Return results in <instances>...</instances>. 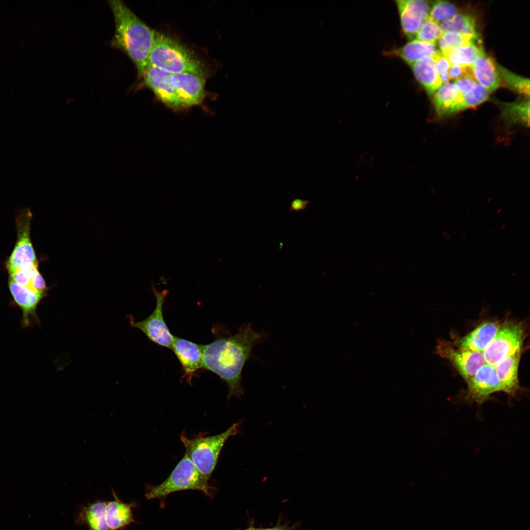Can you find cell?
<instances>
[{
    "mask_svg": "<svg viewBox=\"0 0 530 530\" xmlns=\"http://www.w3.org/2000/svg\"><path fill=\"white\" fill-rule=\"evenodd\" d=\"M267 337L265 332L253 330L251 323H244L238 332L216 335L215 340L202 345L203 368L216 375L224 381L228 389V398H240L244 393L241 384V373L248 359L253 357L255 346Z\"/></svg>",
    "mask_w": 530,
    "mask_h": 530,
    "instance_id": "1",
    "label": "cell"
},
{
    "mask_svg": "<svg viewBox=\"0 0 530 530\" xmlns=\"http://www.w3.org/2000/svg\"><path fill=\"white\" fill-rule=\"evenodd\" d=\"M115 32L110 45L126 54L134 64L138 80L148 67L156 31L140 19L122 1H108Z\"/></svg>",
    "mask_w": 530,
    "mask_h": 530,
    "instance_id": "2",
    "label": "cell"
},
{
    "mask_svg": "<svg viewBox=\"0 0 530 530\" xmlns=\"http://www.w3.org/2000/svg\"><path fill=\"white\" fill-rule=\"evenodd\" d=\"M148 64L171 74L189 73L205 76L202 63L187 48L159 32L156 31Z\"/></svg>",
    "mask_w": 530,
    "mask_h": 530,
    "instance_id": "3",
    "label": "cell"
},
{
    "mask_svg": "<svg viewBox=\"0 0 530 530\" xmlns=\"http://www.w3.org/2000/svg\"><path fill=\"white\" fill-rule=\"evenodd\" d=\"M241 422L234 424L225 431L215 435L206 436L200 433L190 438L185 434L181 435V441L185 448V454L207 478L213 472L226 441L231 436L240 433Z\"/></svg>",
    "mask_w": 530,
    "mask_h": 530,
    "instance_id": "4",
    "label": "cell"
},
{
    "mask_svg": "<svg viewBox=\"0 0 530 530\" xmlns=\"http://www.w3.org/2000/svg\"><path fill=\"white\" fill-rule=\"evenodd\" d=\"M208 479L185 454L169 476L159 485L148 487L145 496L148 499L159 498L175 492L191 489L211 497L212 487L209 485Z\"/></svg>",
    "mask_w": 530,
    "mask_h": 530,
    "instance_id": "5",
    "label": "cell"
},
{
    "mask_svg": "<svg viewBox=\"0 0 530 530\" xmlns=\"http://www.w3.org/2000/svg\"><path fill=\"white\" fill-rule=\"evenodd\" d=\"M525 337L522 323L505 321L500 325L496 335L483 352L486 363L494 366L502 360L522 349Z\"/></svg>",
    "mask_w": 530,
    "mask_h": 530,
    "instance_id": "6",
    "label": "cell"
},
{
    "mask_svg": "<svg viewBox=\"0 0 530 530\" xmlns=\"http://www.w3.org/2000/svg\"><path fill=\"white\" fill-rule=\"evenodd\" d=\"M152 288L156 300L154 310L145 319L132 322L131 326L142 331L150 341L171 349L175 336L170 332L163 315V304L168 291H159L154 286Z\"/></svg>",
    "mask_w": 530,
    "mask_h": 530,
    "instance_id": "7",
    "label": "cell"
},
{
    "mask_svg": "<svg viewBox=\"0 0 530 530\" xmlns=\"http://www.w3.org/2000/svg\"><path fill=\"white\" fill-rule=\"evenodd\" d=\"M436 353L449 360L467 384L485 363L483 352L460 348L447 341H440Z\"/></svg>",
    "mask_w": 530,
    "mask_h": 530,
    "instance_id": "8",
    "label": "cell"
},
{
    "mask_svg": "<svg viewBox=\"0 0 530 530\" xmlns=\"http://www.w3.org/2000/svg\"><path fill=\"white\" fill-rule=\"evenodd\" d=\"M31 214L26 212L17 219L18 238L9 258L6 266L9 273L20 268L37 264L36 258L30 238Z\"/></svg>",
    "mask_w": 530,
    "mask_h": 530,
    "instance_id": "9",
    "label": "cell"
},
{
    "mask_svg": "<svg viewBox=\"0 0 530 530\" xmlns=\"http://www.w3.org/2000/svg\"><path fill=\"white\" fill-rule=\"evenodd\" d=\"M500 391L502 388L495 367L486 363L467 383L464 400L467 402L481 405L492 394Z\"/></svg>",
    "mask_w": 530,
    "mask_h": 530,
    "instance_id": "10",
    "label": "cell"
},
{
    "mask_svg": "<svg viewBox=\"0 0 530 530\" xmlns=\"http://www.w3.org/2000/svg\"><path fill=\"white\" fill-rule=\"evenodd\" d=\"M171 74L155 67L148 66L142 79L162 103L176 111L185 107L171 81Z\"/></svg>",
    "mask_w": 530,
    "mask_h": 530,
    "instance_id": "11",
    "label": "cell"
},
{
    "mask_svg": "<svg viewBox=\"0 0 530 530\" xmlns=\"http://www.w3.org/2000/svg\"><path fill=\"white\" fill-rule=\"evenodd\" d=\"M204 77L189 73L171 75V81L185 109L200 104L206 95Z\"/></svg>",
    "mask_w": 530,
    "mask_h": 530,
    "instance_id": "12",
    "label": "cell"
},
{
    "mask_svg": "<svg viewBox=\"0 0 530 530\" xmlns=\"http://www.w3.org/2000/svg\"><path fill=\"white\" fill-rule=\"evenodd\" d=\"M396 3L402 30L409 39H414L423 23L429 18V6L422 0H399Z\"/></svg>",
    "mask_w": 530,
    "mask_h": 530,
    "instance_id": "13",
    "label": "cell"
},
{
    "mask_svg": "<svg viewBox=\"0 0 530 530\" xmlns=\"http://www.w3.org/2000/svg\"><path fill=\"white\" fill-rule=\"evenodd\" d=\"M171 349L182 366L183 377L190 382L195 373L203 368L202 344L175 336Z\"/></svg>",
    "mask_w": 530,
    "mask_h": 530,
    "instance_id": "14",
    "label": "cell"
},
{
    "mask_svg": "<svg viewBox=\"0 0 530 530\" xmlns=\"http://www.w3.org/2000/svg\"><path fill=\"white\" fill-rule=\"evenodd\" d=\"M432 102L439 118H445L464 110L463 95L453 83L447 82L433 95Z\"/></svg>",
    "mask_w": 530,
    "mask_h": 530,
    "instance_id": "15",
    "label": "cell"
},
{
    "mask_svg": "<svg viewBox=\"0 0 530 530\" xmlns=\"http://www.w3.org/2000/svg\"><path fill=\"white\" fill-rule=\"evenodd\" d=\"M107 504V501L97 500L80 506L75 517L76 526H86L88 530H110Z\"/></svg>",
    "mask_w": 530,
    "mask_h": 530,
    "instance_id": "16",
    "label": "cell"
},
{
    "mask_svg": "<svg viewBox=\"0 0 530 530\" xmlns=\"http://www.w3.org/2000/svg\"><path fill=\"white\" fill-rule=\"evenodd\" d=\"M521 349L504 358L494 366L502 391L515 397L520 390L518 367Z\"/></svg>",
    "mask_w": 530,
    "mask_h": 530,
    "instance_id": "17",
    "label": "cell"
},
{
    "mask_svg": "<svg viewBox=\"0 0 530 530\" xmlns=\"http://www.w3.org/2000/svg\"><path fill=\"white\" fill-rule=\"evenodd\" d=\"M500 325L495 321H485L463 337L453 343L460 348L483 352L492 340Z\"/></svg>",
    "mask_w": 530,
    "mask_h": 530,
    "instance_id": "18",
    "label": "cell"
},
{
    "mask_svg": "<svg viewBox=\"0 0 530 530\" xmlns=\"http://www.w3.org/2000/svg\"><path fill=\"white\" fill-rule=\"evenodd\" d=\"M471 67L477 81L490 93L501 85L496 64L484 52L477 57Z\"/></svg>",
    "mask_w": 530,
    "mask_h": 530,
    "instance_id": "19",
    "label": "cell"
},
{
    "mask_svg": "<svg viewBox=\"0 0 530 530\" xmlns=\"http://www.w3.org/2000/svg\"><path fill=\"white\" fill-rule=\"evenodd\" d=\"M8 286L15 301L23 311V323L27 325L30 316H35L36 307L45 294L20 286L10 278Z\"/></svg>",
    "mask_w": 530,
    "mask_h": 530,
    "instance_id": "20",
    "label": "cell"
},
{
    "mask_svg": "<svg viewBox=\"0 0 530 530\" xmlns=\"http://www.w3.org/2000/svg\"><path fill=\"white\" fill-rule=\"evenodd\" d=\"M411 66L418 81L429 95L433 96L443 84L436 70L432 55L423 58Z\"/></svg>",
    "mask_w": 530,
    "mask_h": 530,
    "instance_id": "21",
    "label": "cell"
},
{
    "mask_svg": "<svg viewBox=\"0 0 530 530\" xmlns=\"http://www.w3.org/2000/svg\"><path fill=\"white\" fill-rule=\"evenodd\" d=\"M503 119L509 125H530V101L525 98L512 103L498 102Z\"/></svg>",
    "mask_w": 530,
    "mask_h": 530,
    "instance_id": "22",
    "label": "cell"
},
{
    "mask_svg": "<svg viewBox=\"0 0 530 530\" xmlns=\"http://www.w3.org/2000/svg\"><path fill=\"white\" fill-rule=\"evenodd\" d=\"M437 51L435 44L416 39L410 40L403 47L394 50L392 54L401 58L410 66L417 61L433 55Z\"/></svg>",
    "mask_w": 530,
    "mask_h": 530,
    "instance_id": "23",
    "label": "cell"
},
{
    "mask_svg": "<svg viewBox=\"0 0 530 530\" xmlns=\"http://www.w3.org/2000/svg\"><path fill=\"white\" fill-rule=\"evenodd\" d=\"M479 42L441 51L452 64L472 66L484 51Z\"/></svg>",
    "mask_w": 530,
    "mask_h": 530,
    "instance_id": "24",
    "label": "cell"
},
{
    "mask_svg": "<svg viewBox=\"0 0 530 530\" xmlns=\"http://www.w3.org/2000/svg\"><path fill=\"white\" fill-rule=\"evenodd\" d=\"M440 26L443 32L451 31L463 34L478 35L476 30L475 19L468 14L457 13Z\"/></svg>",
    "mask_w": 530,
    "mask_h": 530,
    "instance_id": "25",
    "label": "cell"
},
{
    "mask_svg": "<svg viewBox=\"0 0 530 530\" xmlns=\"http://www.w3.org/2000/svg\"><path fill=\"white\" fill-rule=\"evenodd\" d=\"M501 83L511 90L529 98V79L516 75L503 67L496 64Z\"/></svg>",
    "mask_w": 530,
    "mask_h": 530,
    "instance_id": "26",
    "label": "cell"
},
{
    "mask_svg": "<svg viewBox=\"0 0 530 530\" xmlns=\"http://www.w3.org/2000/svg\"><path fill=\"white\" fill-rule=\"evenodd\" d=\"M479 40L478 35L463 34L448 31L443 33L438 40V45L442 51L468 45L472 42H479Z\"/></svg>",
    "mask_w": 530,
    "mask_h": 530,
    "instance_id": "27",
    "label": "cell"
},
{
    "mask_svg": "<svg viewBox=\"0 0 530 530\" xmlns=\"http://www.w3.org/2000/svg\"><path fill=\"white\" fill-rule=\"evenodd\" d=\"M457 14V8L447 1L437 0L430 9L429 18L439 25L448 21Z\"/></svg>",
    "mask_w": 530,
    "mask_h": 530,
    "instance_id": "28",
    "label": "cell"
},
{
    "mask_svg": "<svg viewBox=\"0 0 530 530\" xmlns=\"http://www.w3.org/2000/svg\"><path fill=\"white\" fill-rule=\"evenodd\" d=\"M443 33L440 25L429 17L421 26L415 39L424 42L435 43Z\"/></svg>",
    "mask_w": 530,
    "mask_h": 530,
    "instance_id": "29",
    "label": "cell"
},
{
    "mask_svg": "<svg viewBox=\"0 0 530 530\" xmlns=\"http://www.w3.org/2000/svg\"><path fill=\"white\" fill-rule=\"evenodd\" d=\"M489 93L484 87L477 83L472 90L463 95L464 109L477 106L484 103L488 99Z\"/></svg>",
    "mask_w": 530,
    "mask_h": 530,
    "instance_id": "30",
    "label": "cell"
},
{
    "mask_svg": "<svg viewBox=\"0 0 530 530\" xmlns=\"http://www.w3.org/2000/svg\"><path fill=\"white\" fill-rule=\"evenodd\" d=\"M37 269V264H35L17 269L9 274L10 278L18 285L32 289V277Z\"/></svg>",
    "mask_w": 530,
    "mask_h": 530,
    "instance_id": "31",
    "label": "cell"
},
{
    "mask_svg": "<svg viewBox=\"0 0 530 530\" xmlns=\"http://www.w3.org/2000/svg\"><path fill=\"white\" fill-rule=\"evenodd\" d=\"M432 56L434 60L436 70L440 76L442 84L449 82L450 80L449 77V70L451 63L440 51H437L432 55Z\"/></svg>",
    "mask_w": 530,
    "mask_h": 530,
    "instance_id": "32",
    "label": "cell"
},
{
    "mask_svg": "<svg viewBox=\"0 0 530 530\" xmlns=\"http://www.w3.org/2000/svg\"><path fill=\"white\" fill-rule=\"evenodd\" d=\"M467 77H474L471 66L451 64L449 70V77L450 80H455Z\"/></svg>",
    "mask_w": 530,
    "mask_h": 530,
    "instance_id": "33",
    "label": "cell"
},
{
    "mask_svg": "<svg viewBox=\"0 0 530 530\" xmlns=\"http://www.w3.org/2000/svg\"><path fill=\"white\" fill-rule=\"evenodd\" d=\"M477 82L474 77H464L454 80V84L458 91L464 95L472 90Z\"/></svg>",
    "mask_w": 530,
    "mask_h": 530,
    "instance_id": "34",
    "label": "cell"
},
{
    "mask_svg": "<svg viewBox=\"0 0 530 530\" xmlns=\"http://www.w3.org/2000/svg\"><path fill=\"white\" fill-rule=\"evenodd\" d=\"M309 203L308 200L296 199L291 202L289 208L291 211L302 210L307 207Z\"/></svg>",
    "mask_w": 530,
    "mask_h": 530,
    "instance_id": "35",
    "label": "cell"
},
{
    "mask_svg": "<svg viewBox=\"0 0 530 530\" xmlns=\"http://www.w3.org/2000/svg\"><path fill=\"white\" fill-rule=\"evenodd\" d=\"M283 530L279 529V528H274L267 529H265V530Z\"/></svg>",
    "mask_w": 530,
    "mask_h": 530,
    "instance_id": "36",
    "label": "cell"
},
{
    "mask_svg": "<svg viewBox=\"0 0 530 530\" xmlns=\"http://www.w3.org/2000/svg\"><path fill=\"white\" fill-rule=\"evenodd\" d=\"M246 530H260L256 529L253 528H249V529H247Z\"/></svg>",
    "mask_w": 530,
    "mask_h": 530,
    "instance_id": "37",
    "label": "cell"
}]
</instances>
